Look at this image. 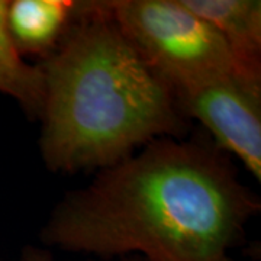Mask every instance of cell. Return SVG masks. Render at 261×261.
<instances>
[{
    "label": "cell",
    "instance_id": "obj_1",
    "mask_svg": "<svg viewBox=\"0 0 261 261\" xmlns=\"http://www.w3.org/2000/svg\"><path fill=\"white\" fill-rule=\"evenodd\" d=\"M216 145L159 138L68 192L41 231L45 245L147 261H222L260 212Z\"/></svg>",
    "mask_w": 261,
    "mask_h": 261
},
{
    "label": "cell",
    "instance_id": "obj_2",
    "mask_svg": "<svg viewBox=\"0 0 261 261\" xmlns=\"http://www.w3.org/2000/svg\"><path fill=\"white\" fill-rule=\"evenodd\" d=\"M38 65L39 151L54 173L111 167L151 141L186 130L170 87L96 2H75L71 27Z\"/></svg>",
    "mask_w": 261,
    "mask_h": 261
},
{
    "label": "cell",
    "instance_id": "obj_3",
    "mask_svg": "<svg viewBox=\"0 0 261 261\" xmlns=\"http://www.w3.org/2000/svg\"><path fill=\"white\" fill-rule=\"evenodd\" d=\"M96 5L171 92L240 74L224 39L181 0H105Z\"/></svg>",
    "mask_w": 261,
    "mask_h": 261
},
{
    "label": "cell",
    "instance_id": "obj_4",
    "mask_svg": "<svg viewBox=\"0 0 261 261\" xmlns=\"http://www.w3.org/2000/svg\"><path fill=\"white\" fill-rule=\"evenodd\" d=\"M185 118L197 119L215 145L241 160L261 180V82L238 73L209 79L173 92Z\"/></svg>",
    "mask_w": 261,
    "mask_h": 261
},
{
    "label": "cell",
    "instance_id": "obj_5",
    "mask_svg": "<svg viewBox=\"0 0 261 261\" xmlns=\"http://www.w3.org/2000/svg\"><path fill=\"white\" fill-rule=\"evenodd\" d=\"M224 39L240 74L261 82L260 0H181Z\"/></svg>",
    "mask_w": 261,
    "mask_h": 261
},
{
    "label": "cell",
    "instance_id": "obj_6",
    "mask_svg": "<svg viewBox=\"0 0 261 261\" xmlns=\"http://www.w3.org/2000/svg\"><path fill=\"white\" fill-rule=\"evenodd\" d=\"M75 18L74 0H8L6 31L19 56L47 58Z\"/></svg>",
    "mask_w": 261,
    "mask_h": 261
},
{
    "label": "cell",
    "instance_id": "obj_7",
    "mask_svg": "<svg viewBox=\"0 0 261 261\" xmlns=\"http://www.w3.org/2000/svg\"><path fill=\"white\" fill-rule=\"evenodd\" d=\"M8 0H0V93L15 99L25 112L39 118L44 80L39 65L28 64L16 53L6 31Z\"/></svg>",
    "mask_w": 261,
    "mask_h": 261
},
{
    "label": "cell",
    "instance_id": "obj_8",
    "mask_svg": "<svg viewBox=\"0 0 261 261\" xmlns=\"http://www.w3.org/2000/svg\"><path fill=\"white\" fill-rule=\"evenodd\" d=\"M20 261H56L53 254L48 250L37 248V247H27L22 251V260ZM123 261H138V260H123ZM141 261V260H140Z\"/></svg>",
    "mask_w": 261,
    "mask_h": 261
},
{
    "label": "cell",
    "instance_id": "obj_9",
    "mask_svg": "<svg viewBox=\"0 0 261 261\" xmlns=\"http://www.w3.org/2000/svg\"><path fill=\"white\" fill-rule=\"evenodd\" d=\"M222 261H233V260H231L229 257H225V258H224V260H222Z\"/></svg>",
    "mask_w": 261,
    "mask_h": 261
},
{
    "label": "cell",
    "instance_id": "obj_10",
    "mask_svg": "<svg viewBox=\"0 0 261 261\" xmlns=\"http://www.w3.org/2000/svg\"><path fill=\"white\" fill-rule=\"evenodd\" d=\"M0 261H2V260H0Z\"/></svg>",
    "mask_w": 261,
    "mask_h": 261
}]
</instances>
